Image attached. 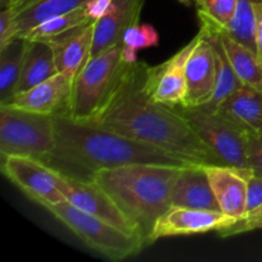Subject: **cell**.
<instances>
[{"label": "cell", "instance_id": "obj_30", "mask_svg": "<svg viewBox=\"0 0 262 262\" xmlns=\"http://www.w3.org/2000/svg\"><path fill=\"white\" fill-rule=\"evenodd\" d=\"M262 204V177L252 171L247 183V212Z\"/></svg>", "mask_w": 262, "mask_h": 262}, {"label": "cell", "instance_id": "obj_9", "mask_svg": "<svg viewBox=\"0 0 262 262\" xmlns=\"http://www.w3.org/2000/svg\"><path fill=\"white\" fill-rule=\"evenodd\" d=\"M196 42L197 35L164 63L159 66H148L146 63L145 87L152 101L173 107H183L186 105V66Z\"/></svg>", "mask_w": 262, "mask_h": 262}, {"label": "cell", "instance_id": "obj_13", "mask_svg": "<svg viewBox=\"0 0 262 262\" xmlns=\"http://www.w3.org/2000/svg\"><path fill=\"white\" fill-rule=\"evenodd\" d=\"M73 81L66 74L56 73L26 91L14 94L0 105L51 117L69 115Z\"/></svg>", "mask_w": 262, "mask_h": 262}, {"label": "cell", "instance_id": "obj_11", "mask_svg": "<svg viewBox=\"0 0 262 262\" xmlns=\"http://www.w3.org/2000/svg\"><path fill=\"white\" fill-rule=\"evenodd\" d=\"M63 194L66 201L87 214L105 220L128 234L142 238L136 225L113 201L112 197L95 182H84L63 176ZM143 239V238H142Z\"/></svg>", "mask_w": 262, "mask_h": 262}, {"label": "cell", "instance_id": "obj_27", "mask_svg": "<svg viewBox=\"0 0 262 262\" xmlns=\"http://www.w3.org/2000/svg\"><path fill=\"white\" fill-rule=\"evenodd\" d=\"M257 229H262V204L217 234L220 237H232V235L242 234V233L252 232V230Z\"/></svg>", "mask_w": 262, "mask_h": 262}, {"label": "cell", "instance_id": "obj_23", "mask_svg": "<svg viewBox=\"0 0 262 262\" xmlns=\"http://www.w3.org/2000/svg\"><path fill=\"white\" fill-rule=\"evenodd\" d=\"M27 40L13 37L0 48V102L7 101L14 95L25 60Z\"/></svg>", "mask_w": 262, "mask_h": 262}, {"label": "cell", "instance_id": "obj_19", "mask_svg": "<svg viewBox=\"0 0 262 262\" xmlns=\"http://www.w3.org/2000/svg\"><path fill=\"white\" fill-rule=\"evenodd\" d=\"M27 40V38H26ZM59 73L53 48L45 41L27 40L25 60L14 94L26 91Z\"/></svg>", "mask_w": 262, "mask_h": 262}, {"label": "cell", "instance_id": "obj_22", "mask_svg": "<svg viewBox=\"0 0 262 262\" xmlns=\"http://www.w3.org/2000/svg\"><path fill=\"white\" fill-rule=\"evenodd\" d=\"M201 28H204V30L209 33L210 38H211L212 41V45H214L215 55H216L217 60V79L215 92L214 95H212L211 99H210V101L200 107L206 110V112L216 113L220 105H222L233 92L239 90L241 87L243 86V83L241 82V79L238 78L237 73L234 72L233 67L230 66L229 60H228V56L227 54H225L224 49H223L222 41H220L219 32L214 30H210V28L202 27V26Z\"/></svg>", "mask_w": 262, "mask_h": 262}, {"label": "cell", "instance_id": "obj_29", "mask_svg": "<svg viewBox=\"0 0 262 262\" xmlns=\"http://www.w3.org/2000/svg\"><path fill=\"white\" fill-rule=\"evenodd\" d=\"M14 8H4L0 12V48L7 45L13 37H14Z\"/></svg>", "mask_w": 262, "mask_h": 262}, {"label": "cell", "instance_id": "obj_17", "mask_svg": "<svg viewBox=\"0 0 262 262\" xmlns=\"http://www.w3.org/2000/svg\"><path fill=\"white\" fill-rule=\"evenodd\" d=\"M171 206L220 211L217 200L202 164H188L182 168L174 186Z\"/></svg>", "mask_w": 262, "mask_h": 262}, {"label": "cell", "instance_id": "obj_14", "mask_svg": "<svg viewBox=\"0 0 262 262\" xmlns=\"http://www.w3.org/2000/svg\"><path fill=\"white\" fill-rule=\"evenodd\" d=\"M204 168L220 211L237 220L245 216L247 214V183L252 170L222 164H206Z\"/></svg>", "mask_w": 262, "mask_h": 262}, {"label": "cell", "instance_id": "obj_37", "mask_svg": "<svg viewBox=\"0 0 262 262\" xmlns=\"http://www.w3.org/2000/svg\"><path fill=\"white\" fill-rule=\"evenodd\" d=\"M27 2H28V0H27ZM27 2H26V3H27ZM22 5H23V4H22Z\"/></svg>", "mask_w": 262, "mask_h": 262}, {"label": "cell", "instance_id": "obj_8", "mask_svg": "<svg viewBox=\"0 0 262 262\" xmlns=\"http://www.w3.org/2000/svg\"><path fill=\"white\" fill-rule=\"evenodd\" d=\"M2 171L17 188L42 207L66 201L63 174L28 156L2 155Z\"/></svg>", "mask_w": 262, "mask_h": 262}, {"label": "cell", "instance_id": "obj_25", "mask_svg": "<svg viewBox=\"0 0 262 262\" xmlns=\"http://www.w3.org/2000/svg\"><path fill=\"white\" fill-rule=\"evenodd\" d=\"M255 3L256 0H238L234 15L224 32L257 53Z\"/></svg>", "mask_w": 262, "mask_h": 262}, {"label": "cell", "instance_id": "obj_28", "mask_svg": "<svg viewBox=\"0 0 262 262\" xmlns=\"http://www.w3.org/2000/svg\"><path fill=\"white\" fill-rule=\"evenodd\" d=\"M247 168L262 177V133L248 135Z\"/></svg>", "mask_w": 262, "mask_h": 262}, {"label": "cell", "instance_id": "obj_21", "mask_svg": "<svg viewBox=\"0 0 262 262\" xmlns=\"http://www.w3.org/2000/svg\"><path fill=\"white\" fill-rule=\"evenodd\" d=\"M217 32L228 60L241 82L246 86L262 91V60L258 58L257 53L238 42L224 31Z\"/></svg>", "mask_w": 262, "mask_h": 262}, {"label": "cell", "instance_id": "obj_1", "mask_svg": "<svg viewBox=\"0 0 262 262\" xmlns=\"http://www.w3.org/2000/svg\"><path fill=\"white\" fill-rule=\"evenodd\" d=\"M145 61L129 64L110 101L89 123L155 146L187 163L222 164L194 133L181 107L150 99L145 87Z\"/></svg>", "mask_w": 262, "mask_h": 262}, {"label": "cell", "instance_id": "obj_32", "mask_svg": "<svg viewBox=\"0 0 262 262\" xmlns=\"http://www.w3.org/2000/svg\"><path fill=\"white\" fill-rule=\"evenodd\" d=\"M113 0H89L84 5L86 12L91 19L97 20L106 13Z\"/></svg>", "mask_w": 262, "mask_h": 262}, {"label": "cell", "instance_id": "obj_4", "mask_svg": "<svg viewBox=\"0 0 262 262\" xmlns=\"http://www.w3.org/2000/svg\"><path fill=\"white\" fill-rule=\"evenodd\" d=\"M128 66L122 56V42L92 56L73 81L68 117L78 122L95 120L110 101Z\"/></svg>", "mask_w": 262, "mask_h": 262}, {"label": "cell", "instance_id": "obj_20", "mask_svg": "<svg viewBox=\"0 0 262 262\" xmlns=\"http://www.w3.org/2000/svg\"><path fill=\"white\" fill-rule=\"evenodd\" d=\"M87 2L89 0H28L19 8H14V37H20L28 30L49 18L79 9Z\"/></svg>", "mask_w": 262, "mask_h": 262}, {"label": "cell", "instance_id": "obj_5", "mask_svg": "<svg viewBox=\"0 0 262 262\" xmlns=\"http://www.w3.org/2000/svg\"><path fill=\"white\" fill-rule=\"evenodd\" d=\"M74 235L96 252L114 261L125 260L142 251L146 243L115 225L77 209L68 201L45 207Z\"/></svg>", "mask_w": 262, "mask_h": 262}, {"label": "cell", "instance_id": "obj_35", "mask_svg": "<svg viewBox=\"0 0 262 262\" xmlns=\"http://www.w3.org/2000/svg\"><path fill=\"white\" fill-rule=\"evenodd\" d=\"M10 4H12V0H0V7H2V9L9 8Z\"/></svg>", "mask_w": 262, "mask_h": 262}, {"label": "cell", "instance_id": "obj_6", "mask_svg": "<svg viewBox=\"0 0 262 262\" xmlns=\"http://www.w3.org/2000/svg\"><path fill=\"white\" fill-rule=\"evenodd\" d=\"M54 117L0 105V154L41 160L54 147Z\"/></svg>", "mask_w": 262, "mask_h": 262}, {"label": "cell", "instance_id": "obj_7", "mask_svg": "<svg viewBox=\"0 0 262 262\" xmlns=\"http://www.w3.org/2000/svg\"><path fill=\"white\" fill-rule=\"evenodd\" d=\"M205 146L219 158L223 165L247 168L248 133L220 113H211L201 107H181Z\"/></svg>", "mask_w": 262, "mask_h": 262}, {"label": "cell", "instance_id": "obj_12", "mask_svg": "<svg viewBox=\"0 0 262 262\" xmlns=\"http://www.w3.org/2000/svg\"><path fill=\"white\" fill-rule=\"evenodd\" d=\"M187 97L183 107H200L210 101L217 79V60L209 33L200 28L197 42L187 60Z\"/></svg>", "mask_w": 262, "mask_h": 262}, {"label": "cell", "instance_id": "obj_36", "mask_svg": "<svg viewBox=\"0 0 262 262\" xmlns=\"http://www.w3.org/2000/svg\"><path fill=\"white\" fill-rule=\"evenodd\" d=\"M181 2H191V0H181ZM197 2V0H196Z\"/></svg>", "mask_w": 262, "mask_h": 262}, {"label": "cell", "instance_id": "obj_16", "mask_svg": "<svg viewBox=\"0 0 262 262\" xmlns=\"http://www.w3.org/2000/svg\"><path fill=\"white\" fill-rule=\"evenodd\" d=\"M94 33L95 20H91L87 25L81 26L72 32L49 42L53 48L59 73L66 74L73 79L76 78L77 74L91 59Z\"/></svg>", "mask_w": 262, "mask_h": 262}, {"label": "cell", "instance_id": "obj_33", "mask_svg": "<svg viewBox=\"0 0 262 262\" xmlns=\"http://www.w3.org/2000/svg\"><path fill=\"white\" fill-rule=\"evenodd\" d=\"M256 45L257 55L262 60V0H256Z\"/></svg>", "mask_w": 262, "mask_h": 262}, {"label": "cell", "instance_id": "obj_2", "mask_svg": "<svg viewBox=\"0 0 262 262\" xmlns=\"http://www.w3.org/2000/svg\"><path fill=\"white\" fill-rule=\"evenodd\" d=\"M54 147L41 161L78 181L91 182L96 171L128 164H192L155 146L68 115L54 117Z\"/></svg>", "mask_w": 262, "mask_h": 262}, {"label": "cell", "instance_id": "obj_10", "mask_svg": "<svg viewBox=\"0 0 262 262\" xmlns=\"http://www.w3.org/2000/svg\"><path fill=\"white\" fill-rule=\"evenodd\" d=\"M235 222V217L216 210L170 206L156 220L150 235V243L166 237L220 233Z\"/></svg>", "mask_w": 262, "mask_h": 262}, {"label": "cell", "instance_id": "obj_15", "mask_svg": "<svg viewBox=\"0 0 262 262\" xmlns=\"http://www.w3.org/2000/svg\"><path fill=\"white\" fill-rule=\"evenodd\" d=\"M145 0H113L109 9L95 20L91 58L122 42L125 31L140 23Z\"/></svg>", "mask_w": 262, "mask_h": 262}, {"label": "cell", "instance_id": "obj_3", "mask_svg": "<svg viewBox=\"0 0 262 262\" xmlns=\"http://www.w3.org/2000/svg\"><path fill=\"white\" fill-rule=\"evenodd\" d=\"M182 168L165 164H128L96 171L92 182L112 197L136 225L146 245H150L156 220L171 206Z\"/></svg>", "mask_w": 262, "mask_h": 262}, {"label": "cell", "instance_id": "obj_18", "mask_svg": "<svg viewBox=\"0 0 262 262\" xmlns=\"http://www.w3.org/2000/svg\"><path fill=\"white\" fill-rule=\"evenodd\" d=\"M220 113L248 135L262 133V91L243 84L219 106Z\"/></svg>", "mask_w": 262, "mask_h": 262}, {"label": "cell", "instance_id": "obj_26", "mask_svg": "<svg viewBox=\"0 0 262 262\" xmlns=\"http://www.w3.org/2000/svg\"><path fill=\"white\" fill-rule=\"evenodd\" d=\"M238 0H197V10L202 27L225 31L234 15Z\"/></svg>", "mask_w": 262, "mask_h": 262}, {"label": "cell", "instance_id": "obj_34", "mask_svg": "<svg viewBox=\"0 0 262 262\" xmlns=\"http://www.w3.org/2000/svg\"><path fill=\"white\" fill-rule=\"evenodd\" d=\"M26 2H27V0H12V4H10V7H12V8H19L20 5L25 4Z\"/></svg>", "mask_w": 262, "mask_h": 262}, {"label": "cell", "instance_id": "obj_24", "mask_svg": "<svg viewBox=\"0 0 262 262\" xmlns=\"http://www.w3.org/2000/svg\"><path fill=\"white\" fill-rule=\"evenodd\" d=\"M91 20L95 19H91L89 14H87L86 8L82 7L79 9L73 10V12L67 13V14L55 15V17L49 18V19L41 22L40 25L28 30L20 37L27 38V40L31 41L50 42V41L56 40V38L72 32V31L81 27V26L87 25Z\"/></svg>", "mask_w": 262, "mask_h": 262}, {"label": "cell", "instance_id": "obj_31", "mask_svg": "<svg viewBox=\"0 0 262 262\" xmlns=\"http://www.w3.org/2000/svg\"><path fill=\"white\" fill-rule=\"evenodd\" d=\"M138 41H140V50L141 49L155 48L160 42V36H159L158 31L152 25H150V23H140Z\"/></svg>", "mask_w": 262, "mask_h": 262}]
</instances>
